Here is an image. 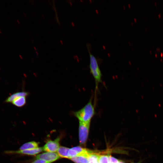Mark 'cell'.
Segmentation results:
<instances>
[{
  "label": "cell",
  "mask_w": 163,
  "mask_h": 163,
  "mask_svg": "<svg viewBox=\"0 0 163 163\" xmlns=\"http://www.w3.org/2000/svg\"><path fill=\"white\" fill-rule=\"evenodd\" d=\"M92 97L89 102L81 109L73 113L74 115L79 120L82 122L91 121V119L95 114V107L92 103Z\"/></svg>",
  "instance_id": "cell-1"
},
{
  "label": "cell",
  "mask_w": 163,
  "mask_h": 163,
  "mask_svg": "<svg viewBox=\"0 0 163 163\" xmlns=\"http://www.w3.org/2000/svg\"><path fill=\"white\" fill-rule=\"evenodd\" d=\"M88 50L90 58L89 68L90 72L94 78L95 83V91L98 90L99 83H102V74L96 58L92 55Z\"/></svg>",
  "instance_id": "cell-2"
},
{
  "label": "cell",
  "mask_w": 163,
  "mask_h": 163,
  "mask_svg": "<svg viewBox=\"0 0 163 163\" xmlns=\"http://www.w3.org/2000/svg\"><path fill=\"white\" fill-rule=\"evenodd\" d=\"M91 121H79V139L80 144L85 145L86 142L90 125Z\"/></svg>",
  "instance_id": "cell-3"
},
{
  "label": "cell",
  "mask_w": 163,
  "mask_h": 163,
  "mask_svg": "<svg viewBox=\"0 0 163 163\" xmlns=\"http://www.w3.org/2000/svg\"><path fill=\"white\" fill-rule=\"evenodd\" d=\"M43 150V148L38 147L35 149H30L19 150L17 151H6L4 152V153L6 154H17L29 155H35L39 154Z\"/></svg>",
  "instance_id": "cell-4"
},
{
  "label": "cell",
  "mask_w": 163,
  "mask_h": 163,
  "mask_svg": "<svg viewBox=\"0 0 163 163\" xmlns=\"http://www.w3.org/2000/svg\"><path fill=\"white\" fill-rule=\"evenodd\" d=\"M36 158V159L44 160L51 163L58 160L60 157L56 152H46L37 155Z\"/></svg>",
  "instance_id": "cell-5"
},
{
  "label": "cell",
  "mask_w": 163,
  "mask_h": 163,
  "mask_svg": "<svg viewBox=\"0 0 163 163\" xmlns=\"http://www.w3.org/2000/svg\"><path fill=\"white\" fill-rule=\"evenodd\" d=\"M59 138L48 141L43 147V150L46 152H55L57 151L59 146Z\"/></svg>",
  "instance_id": "cell-6"
},
{
  "label": "cell",
  "mask_w": 163,
  "mask_h": 163,
  "mask_svg": "<svg viewBox=\"0 0 163 163\" xmlns=\"http://www.w3.org/2000/svg\"><path fill=\"white\" fill-rule=\"evenodd\" d=\"M29 93L28 92L21 91L18 92L11 95L8 96L5 100V103H11L16 99L21 96L26 97L28 95Z\"/></svg>",
  "instance_id": "cell-7"
},
{
  "label": "cell",
  "mask_w": 163,
  "mask_h": 163,
  "mask_svg": "<svg viewBox=\"0 0 163 163\" xmlns=\"http://www.w3.org/2000/svg\"><path fill=\"white\" fill-rule=\"evenodd\" d=\"M38 147V143L35 141H31L25 143L19 148V150L34 149Z\"/></svg>",
  "instance_id": "cell-8"
},
{
  "label": "cell",
  "mask_w": 163,
  "mask_h": 163,
  "mask_svg": "<svg viewBox=\"0 0 163 163\" xmlns=\"http://www.w3.org/2000/svg\"><path fill=\"white\" fill-rule=\"evenodd\" d=\"M70 149L64 146H60L59 148L57 153L60 157L70 159L69 152Z\"/></svg>",
  "instance_id": "cell-9"
},
{
  "label": "cell",
  "mask_w": 163,
  "mask_h": 163,
  "mask_svg": "<svg viewBox=\"0 0 163 163\" xmlns=\"http://www.w3.org/2000/svg\"><path fill=\"white\" fill-rule=\"evenodd\" d=\"M26 103V98L25 96H21L14 100L11 103L14 105L18 107L24 106Z\"/></svg>",
  "instance_id": "cell-10"
},
{
  "label": "cell",
  "mask_w": 163,
  "mask_h": 163,
  "mask_svg": "<svg viewBox=\"0 0 163 163\" xmlns=\"http://www.w3.org/2000/svg\"><path fill=\"white\" fill-rule=\"evenodd\" d=\"M75 163H88L89 158L83 156H78L70 159Z\"/></svg>",
  "instance_id": "cell-11"
},
{
  "label": "cell",
  "mask_w": 163,
  "mask_h": 163,
  "mask_svg": "<svg viewBox=\"0 0 163 163\" xmlns=\"http://www.w3.org/2000/svg\"><path fill=\"white\" fill-rule=\"evenodd\" d=\"M100 154L98 152H96L92 154L89 158L88 163H99L98 157Z\"/></svg>",
  "instance_id": "cell-12"
},
{
  "label": "cell",
  "mask_w": 163,
  "mask_h": 163,
  "mask_svg": "<svg viewBox=\"0 0 163 163\" xmlns=\"http://www.w3.org/2000/svg\"><path fill=\"white\" fill-rule=\"evenodd\" d=\"M98 161L99 163H109L108 155H99L98 157Z\"/></svg>",
  "instance_id": "cell-13"
},
{
  "label": "cell",
  "mask_w": 163,
  "mask_h": 163,
  "mask_svg": "<svg viewBox=\"0 0 163 163\" xmlns=\"http://www.w3.org/2000/svg\"><path fill=\"white\" fill-rule=\"evenodd\" d=\"M109 163H118L121 161L112 156L108 155Z\"/></svg>",
  "instance_id": "cell-14"
},
{
  "label": "cell",
  "mask_w": 163,
  "mask_h": 163,
  "mask_svg": "<svg viewBox=\"0 0 163 163\" xmlns=\"http://www.w3.org/2000/svg\"><path fill=\"white\" fill-rule=\"evenodd\" d=\"M30 163H49L48 162L41 159H36Z\"/></svg>",
  "instance_id": "cell-15"
},
{
  "label": "cell",
  "mask_w": 163,
  "mask_h": 163,
  "mask_svg": "<svg viewBox=\"0 0 163 163\" xmlns=\"http://www.w3.org/2000/svg\"><path fill=\"white\" fill-rule=\"evenodd\" d=\"M142 160H140L138 162L135 163V162H132L131 163H141L142 162Z\"/></svg>",
  "instance_id": "cell-16"
},
{
  "label": "cell",
  "mask_w": 163,
  "mask_h": 163,
  "mask_svg": "<svg viewBox=\"0 0 163 163\" xmlns=\"http://www.w3.org/2000/svg\"><path fill=\"white\" fill-rule=\"evenodd\" d=\"M17 22H18V23L19 24L20 23V22H19V21L18 20H17Z\"/></svg>",
  "instance_id": "cell-17"
},
{
  "label": "cell",
  "mask_w": 163,
  "mask_h": 163,
  "mask_svg": "<svg viewBox=\"0 0 163 163\" xmlns=\"http://www.w3.org/2000/svg\"><path fill=\"white\" fill-rule=\"evenodd\" d=\"M118 163H123V162H122V161H120V162H118Z\"/></svg>",
  "instance_id": "cell-18"
},
{
  "label": "cell",
  "mask_w": 163,
  "mask_h": 163,
  "mask_svg": "<svg viewBox=\"0 0 163 163\" xmlns=\"http://www.w3.org/2000/svg\"><path fill=\"white\" fill-rule=\"evenodd\" d=\"M19 56L21 59H22V57H21V55H19Z\"/></svg>",
  "instance_id": "cell-19"
},
{
  "label": "cell",
  "mask_w": 163,
  "mask_h": 163,
  "mask_svg": "<svg viewBox=\"0 0 163 163\" xmlns=\"http://www.w3.org/2000/svg\"><path fill=\"white\" fill-rule=\"evenodd\" d=\"M34 49L35 50H36V48L35 47H34Z\"/></svg>",
  "instance_id": "cell-20"
},
{
  "label": "cell",
  "mask_w": 163,
  "mask_h": 163,
  "mask_svg": "<svg viewBox=\"0 0 163 163\" xmlns=\"http://www.w3.org/2000/svg\"><path fill=\"white\" fill-rule=\"evenodd\" d=\"M36 53H37V54L38 55H39V54H38V52L37 53V51H36Z\"/></svg>",
  "instance_id": "cell-21"
},
{
  "label": "cell",
  "mask_w": 163,
  "mask_h": 163,
  "mask_svg": "<svg viewBox=\"0 0 163 163\" xmlns=\"http://www.w3.org/2000/svg\"><path fill=\"white\" fill-rule=\"evenodd\" d=\"M2 32L1 31V30H0V34H2Z\"/></svg>",
  "instance_id": "cell-22"
},
{
  "label": "cell",
  "mask_w": 163,
  "mask_h": 163,
  "mask_svg": "<svg viewBox=\"0 0 163 163\" xmlns=\"http://www.w3.org/2000/svg\"><path fill=\"white\" fill-rule=\"evenodd\" d=\"M60 42H61V43H62V44L63 43H62V41H61Z\"/></svg>",
  "instance_id": "cell-23"
}]
</instances>
